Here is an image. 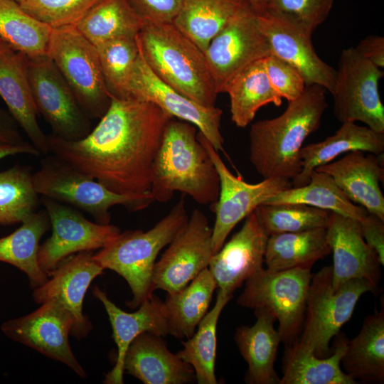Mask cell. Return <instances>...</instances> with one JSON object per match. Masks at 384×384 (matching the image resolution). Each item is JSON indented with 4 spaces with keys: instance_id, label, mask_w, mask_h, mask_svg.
<instances>
[{
    "instance_id": "cell-51",
    "label": "cell",
    "mask_w": 384,
    "mask_h": 384,
    "mask_svg": "<svg viewBox=\"0 0 384 384\" xmlns=\"http://www.w3.org/2000/svg\"><path fill=\"white\" fill-rule=\"evenodd\" d=\"M16 1H17L18 3L21 4L23 0H14Z\"/></svg>"
},
{
    "instance_id": "cell-47",
    "label": "cell",
    "mask_w": 384,
    "mask_h": 384,
    "mask_svg": "<svg viewBox=\"0 0 384 384\" xmlns=\"http://www.w3.org/2000/svg\"><path fill=\"white\" fill-rule=\"evenodd\" d=\"M355 49L379 68L384 67V38L370 35L360 41Z\"/></svg>"
},
{
    "instance_id": "cell-11",
    "label": "cell",
    "mask_w": 384,
    "mask_h": 384,
    "mask_svg": "<svg viewBox=\"0 0 384 384\" xmlns=\"http://www.w3.org/2000/svg\"><path fill=\"white\" fill-rule=\"evenodd\" d=\"M203 53L218 94L246 67L271 53L258 14L246 0Z\"/></svg>"
},
{
    "instance_id": "cell-13",
    "label": "cell",
    "mask_w": 384,
    "mask_h": 384,
    "mask_svg": "<svg viewBox=\"0 0 384 384\" xmlns=\"http://www.w3.org/2000/svg\"><path fill=\"white\" fill-rule=\"evenodd\" d=\"M28 72L36 107L53 134L67 141L86 137L92 130L90 119L48 54L28 58Z\"/></svg>"
},
{
    "instance_id": "cell-8",
    "label": "cell",
    "mask_w": 384,
    "mask_h": 384,
    "mask_svg": "<svg viewBox=\"0 0 384 384\" xmlns=\"http://www.w3.org/2000/svg\"><path fill=\"white\" fill-rule=\"evenodd\" d=\"M312 276L309 269L262 267L246 279L237 303L244 308L267 310L278 321L281 342L289 346L298 339L303 328Z\"/></svg>"
},
{
    "instance_id": "cell-28",
    "label": "cell",
    "mask_w": 384,
    "mask_h": 384,
    "mask_svg": "<svg viewBox=\"0 0 384 384\" xmlns=\"http://www.w3.org/2000/svg\"><path fill=\"white\" fill-rule=\"evenodd\" d=\"M255 323L238 327L234 339L248 366L245 380L250 384H279L274 362L281 338L274 327V316L265 309H254Z\"/></svg>"
},
{
    "instance_id": "cell-2",
    "label": "cell",
    "mask_w": 384,
    "mask_h": 384,
    "mask_svg": "<svg viewBox=\"0 0 384 384\" xmlns=\"http://www.w3.org/2000/svg\"><path fill=\"white\" fill-rule=\"evenodd\" d=\"M326 91L317 85H306L279 116L252 124L249 160L263 178L292 181L301 172L300 151L305 139L320 127L328 107Z\"/></svg>"
},
{
    "instance_id": "cell-15",
    "label": "cell",
    "mask_w": 384,
    "mask_h": 384,
    "mask_svg": "<svg viewBox=\"0 0 384 384\" xmlns=\"http://www.w3.org/2000/svg\"><path fill=\"white\" fill-rule=\"evenodd\" d=\"M212 232L206 215L195 209L156 262L152 276L154 290L161 289L167 294L178 292L208 268L213 255Z\"/></svg>"
},
{
    "instance_id": "cell-46",
    "label": "cell",
    "mask_w": 384,
    "mask_h": 384,
    "mask_svg": "<svg viewBox=\"0 0 384 384\" xmlns=\"http://www.w3.org/2000/svg\"><path fill=\"white\" fill-rule=\"evenodd\" d=\"M359 222L364 240L375 252L383 266L384 264V220L368 213Z\"/></svg>"
},
{
    "instance_id": "cell-33",
    "label": "cell",
    "mask_w": 384,
    "mask_h": 384,
    "mask_svg": "<svg viewBox=\"0 0 384 384\" xmlns=\"http://www.w3.org/2000/svg\"><path fill=\"white\" fill-rule=\"evenodd\" d=\"M224 92L230 97L231 120L240 128L248 126L263 106L282 105V98L268 80L264 58L246 67L227 85Z\"/></svg>"
},
{
    "instance_id": "cell-14",
    "label": "cell",
    "mask_w": 384,
    "mask_h": 384,
    "mask_svg": "<svg viewBox=\"0 0 384 384\" xmlns=\"http://www.w3.org/2000/svg\"><path fill=\"white\" fill-rule=\"evenodd\" d=\"M41 202L48 213L52 234L39 246L38 262L48 276L70 255L102 249L121 233L114 225L88 220L69 205L44 196Z\"/></svg>"
},
{
    "instance_id": "cell-1",
    "label": "cell",
    "mask_w": 384,
    "mask_h": 384,
    "mask_svg": "<svg viewBox=\"0 0 384 384\" xmlns=\"http://www.w3.org/2000/svg\"><path fill=\"white\" fill-rule=\"evenodd\" d=\"M171 118L151 102L112 98L107 112L84 138L67 141L48 135L50 154L114 193H146L153 163Z\"/></svg>"
},
{
    "instance_id": "cell-31",
    "label": "cell",
    "mask_w": 384,
    "mask_h": 384,
    "mask_svg": "<svg viewBox=\"0 0 384 384\" xmlns=\"http://www.w3.org/2000/svg\"><path fill=\"white\" fill-rule=\"evenodd\" d=\"M217 288L215 279L208 268L182 289L167 294L164 306L169 335L188 338L208 312Z\"/></svg>"
},
{
    "instance_id": "cell-18",
    "label": "cell",
    "mask_w": 384,
    "mask_h": 384,
    "mask_svg": "<svg viewBox=\"0 0 384 384\" xmlns=\"http://www.w3.org/2000/svg\"><path fill=\"white\" fill-rule=\"evenodd\" d=\"M103 271L104 268L94 259L92 251L69 256L51 271L50 278L33 289V300L37 304L48 300L60 304L74 319L70 334L78 339L85 338L92 328L82 311L85 295L92 280Z\"/></svg>"
},
{
    "instance_id": "cell-27",
    "label": "cell",
    "mask_w": 384,
    "mask_h": 384,
    "mask_svg": "<svg viewBox=\"0 0 384 384\" xmlns=\"http://www.w3.org/2000/svg\"><path fill=\"white\" fill-rule=\"evenodd\" d=\"M336 132L324 140L302 147L301 172L291 181L294 187L309 183L311 174L317 167L332 161L343 153L362 151L375 155L383 154L384 133L355 122H343Z\"/></svg>"
},
{
    "instance_id": "cell-40",
    "label": "cell",
    "mask_w": 384,
    "mask_h": 384,
    "mask_svg": "<svg viewBox=\"0 0 384 384\" xmlns=\"http://www.w3.org/2000/svg\"><path fill=\"white\" fill-rule=\"evenodd\" d=\"M31 170L16 165L0 172V225L21 223L39 203Z\"/></svg>"
},
{
    "instance_id": "cell-5",
    "label": "cell",
    "mask_w": 384,
    "mask_h": 384,
    "mask_svg": "<svg viewBox=\"0 0 384 384\" xmlns=\"http://www.w3.org/2000/svg\"><path fill=\"white\" fill-rule=\"evenodd\" d=\"M188 220L182 196L169 213L149 230L120 233L93 255L104 270H111L127 281L132 292V299L127 303L130 308H138L153 294L152 276L156 257Z\"/></svg>"
},
{
    "instance_id": "cell-23",
    "label": "cell",
    "mask_w": 384,
    "mask_h": 384,
    "mask_svg": "<svg viewBox=\"0 0 384 384\" xmlns=\"http://www.w3.org/2000/svg\"><path fill=\"white\" fill-rule=\"evenodd\" d=\"M93 295L104 306L112 329V337L117 348L116 362L106 375V384L124 383V359L131 343L141 334L151 332L161 336L169 335L164 302L154 294L144 300L134 312L129 313L116 306L98 287Z\"/></svg>"
},
{
    "instance_id": "cell-10",
    "label": "cell",
    "mask_w": 384,
    "mask_h": 384,
    "mask_svg": "<svg viewBox=\"0 0 384 384\" xmlns=\"http://www.w3.org/2000/svg\"><path fill=\"white\" fill-rule=\"evenodd\" d=\"M383 72L355 48L342 50L331 94L334 114L341 123L361 122L384 133V107L378 92Z\"/></svg>"
},
{
    "instance_id": "cell-42",
    "label": "cell",
    "mask_w": 384,
    "mask_h": 384,
    "mask_svg": "<svg viewBox=\"0 0 384 384\" xmlns=\"http://www.w3.org/2000/svg\"><path fill=\"white\" fill-rule=\"evenodd\" d=\"M334 1L267 0L265 13L288 21L313 34L329 16Z\"/></svg>"
},
{
    "instance_id": "cell-41",
    "label": "cell",
    "mask_w": 384,
    "mask_h": 384,
    "mask_svg": "<svg viewBox=\"0 0 384 384\" xmlns=\"http://www.w3.org/2000/svg\"><path fill=\"white\" fill-rule=\"evenodd\" d=\"M256 211L268 235L326 228L331 215L329 210L301 203L262 204Z\"/></svg>"
},
{
    "instance_id": "cell-16",
    "label": "cell",
    "mask_w": 384,
    "mask_h": 384,
    "mask_svg": "<svg viewBox=\"0 0 384 384\" xmlns=\"http://www.w3.org/2000/svg\"><path fill=\"white\" fill-rule=\"evenodd\" d=\"M35 311L1 325L9 338L35 349L53 360L63 363L78 376L87 373L75 356L68 336L74 325L72 314L55 300L41 304Z\"/></svg>"
},
{
    "instance_id": "cell-24",
    "label": "cell",
    "mask_w": 384,
    "mask_h": 384,
    "mask_svg": "<svg viewBox=\"0 0 384 384\" xmlns=\"http://www.w3.org/2000/svg\"><path fill=\"white\" fill-rule=\"evenodd\" d=\"M315 170L331 176L351 201L384 220V196L380 186L384 170L378 155L353 151Z\"/></svg>"
},
{
    "instance_id": "cell-20",
    "label": "cell",
    "mask_w": 384,
    "mask_h": 384,
    "mask_svg": "<svg viewBox=\"0 0 384 384\" xmlns=\"http://www.w3.org/2000/svg\"><path fill=\"white\" fill-rule=\"evenodd\" d=\"M326 230L333 254L332 286L336 288L351 279H361L376 288L381 265L364 240L359 220L331 212Z\"/></svg>"
},
{
    "instance_id": "cell-30",
    "label": "cell",
    "mask_w": 384,
    "mask_h": 384,
    "mask_svg": "<svg viewBox=\"0 0 384 384\" xmlns=\"http://www.w3.org/2000/svg\"><path fill=\"white\" fill-rule=\"evenodd\" d=\"M11 234L0 238V262L24 272L33 289L43 284L48 275L40 267L38 252L42 236L50 227L46 210L34 212Z\"/></svg>"
},
{
    "instance_id": "cell-9",
    "label": "cell",
    "mask_w": 384,
    "mask_h": 384,
    "mask_svg": "<svg viewBox=\"0 0 384 384\" xmlns=\"http://www.w3.org/2000/svg\"><path fill=\"white\" fill-rule=\"evenodd\" d=\"M47 54L90 119L101 118L111 98L96 47L75 26H64L52 29Z\"/></svg>"
},
{
    "instance_id": "cell-7",
    "label": "cell",
    "mask_w": 384,
    "mask_h": 384,
    "mask_svg": "<svg viewBox=\"0 0 384 384\" xmlns=\"http://www.w3.org/2000/svg\"><path fill=\"white\" fill-rule=\"evenodd\" d=\"M375 287L365 279H353L335 288L332 265L312 276L309 287L302 332L298 341L319 358L329 356V343L351 317L360 297Z\"/></svg>"
},
{
    "instance_id": "cell-12",
    "label": "cell",
    "mask_w": 384,
    "mask_h": 384,
    "mask_svg": "<svg viewBox=\"0 0 384 384\" xmlns=\"http://www.w3.org/2000/svg\"><path fill=\"white\" fill-rule=\"evenodd\" d=\"M197 138L208 151L220 179L218 198L210 205L215 214L211 240L214 255L239 222L270 197L292 186L290 180L283 177L264 178L257 183H247L230 172L218 151L198 130Z\"/></svg>"
},
{
    "instance_id": "cell-3",
    "label": "cell",
    "mask_w": 384,
    "mask_h": 384,
    "mask_svg": "<svg viewBox=\"0 0 384 384\" xmlns=\"http://www.w3.org/2000/svg\"><path fill=\"white\" fill-rule=\"evenodd\" d=\"M197 129L194 124L174 118L166 124L151 169L150 192L154 201L167 202L176 191L201 205L217 201L219 176L197 138Z\"/></svg>"
},
{
    "instance_id": "cell-52",
    "label": "cell",
    "mask_w": 384,
    "mask_h": 384,
    "mask_svg": "<svg viewBox=\"0 0 384 384\" xmlns=\"http://www.w3.org/2000/svg\"><path fill=\"white\" fill-rule=\"evenodd\" d=\"M2 41V39L0 38V42Z\"/></svg>"
},
{
    "instance_id": "cell-34",
    "label": "cell",
    "mask_w": 384,
    "mask_h": 384,
    "mask_svg": "<svg viewBox=\"0 0 384 384\" xmlns=\"http://www.w3.org/2000/svg\"><path fill=\"white\" fill-rule=\"evenodd\" d=\"M245 0H184L173 24L203 52Z\"/></svg>"
},
{
    "instance_id": "cell-35",
    "label": "cell",
    "mask_w": 384,
    "mask_h": 384,
    "mask_svg": "<svg viewBox=\"0 0 384 384\" xmlns=\"http://www.w3.org/2000/svg\"><path fill=\"white\" fill-rule=\"evenodd\" d=\"M144 20L129 0H97L75 25L95 46L125 36H137Z\"/></svg>"
},
{
    "instance_id": "cell-48",
    "label": "cell",
    "mask_w": 384,
    "mask_h": 384,
    "mask_svg": "<svg viewBox=\"0 0 384 384\" xmlns=\"http://www.w3.org/2000/svg\"><path fill=\"white\" fill-rule=\"evenodd\" d=\"M17 123L11 114L0 108V142L9 144H21L24 141L17 126Z\"/></svg>"
},
{
    "instance_id": "cell-6",
    "label": "cell",
    "mask_w": 384,
    "mask_h": 384,
    "mask_svg": "<svg viewBox=\"0 0 384 384\" xmlns=\"http://www.w3.org/2000/svg\"><path fill=\"white\" fill-rule=\"evenodd\" d=\"M33 174L36 192L89 213L97 223L110 224V209L122 206L129 211L142 210L154 201L150 191L142 193H114L96 179L53 154L45 155Z\"/></svg>"
},
{
    "instance_id": "cell-43",
    "label": "cell",
    "mask_w": 384,
    "mask_h": 384,
    "mask_svg": "<svg viewBox=\"0 0 384 384\" xmlns=\"http://www.w3.org/2000/svg\"><path fill=\"white\" fill-rule=\"evenodd\" d=\"M97 0H23L29 15L52 28L75 26Z\"/></svg>"
},
{
    "instance_id": "cell-19",
    "label": "cell",
    "mask_w": 384,
    "mask_h": 384,
    "mask_svg": "<svg viewBox=\"0 0 384 384\" xmlns=\"http://www.w3.org/2000/svg\"><path fill=\"white\" fill-rule=\"evenodd\" d=\"M245 219L240 230L212 255L208 267L217 288L231 296L247 279L262 268L269 238L256 209Z\"/></svg>"
},
{
    "instance_id": "cell-37",
    "label": "cell",
    "mask_w": 384,
    "mask_h": 384,
    "mask_svg": "<svg viewBox=\"0 0 384 384\" xmlns=\"http://www.w3.org/2000/svg\"><path fill=\"white\" fill-rule=\"evenodd\" d=\"M233 296L218 290L214 306L201 319L197 331L182 341L178 357L192 366L198 384H217L215 365L217 348V325L220 314Z\"/></svg>"
},
{
    "instance_id": "cell-49",
    "label": "cell",
    "mask_w": 384,
    "mask_h": 384,
    "mask_svg": "<svg viewBox=\"0 0 384 384\" xmlns=\"http://www.w3.org/2000/svg\"><path fill=\"white\" fill-rule=\"evenodd\" d=\"M18 154H26L39 156L41 153L31 142H25L21 144H9L0 142V159L6 156Z\"/></svg>"
},
{
    "instance_id": "cell-21",
    "label": "cell",
    "mask_w": 384,
    "mask_h": 384,
    "mask_svg": "<svg viewBox=\"0 0 384 384\" xmlns=\"http://www.w3.org/2000/svg\"><path fill=\"white\" fill-rule=\"evenodd\" d=\"M258 23L268 40L271 53L296 68L306 85H317L332 92L336 70L316 53L312 34L288 21L265 13L258 14Z\"/></svg>"
},
{
    "instance_id": "cell-44",
    "label": "cell",
    "mask_w": 384,
    "mask_h": 384,
    "mask_svg": "<svg viewBox=\"0 0 384 384\" xmlns=\"http://www.w3.org/2000/svg\"><path fill=\"white\" fill-rule=\"evenodd\" d=\"M264 65L271 86L282 98L290 102L302 95L306 85L296 68L272 53L264 58Z\"/></svg>"
},
{
    "instance_id": "cell-36",
    "label": "cell",
    "mask_w": 384,
    "mask_h": 384,
    "mask_svg": "<svg viewBox=\"0 0 384 384\" xmlns=\"http://www.w3.org/2000/svg\"><path fill=\"white\" fill-rule=\"evenodd\" d=\"M301 203L357 220L368 212L351 201L329 174L314 170L304 186L290 188L270 197L264 204Z\"/></svg>"
},
{
    "instance_id": "cell-25",
    "label": "cell",
    "mask_w": 384,
    "mask_h": 384,
    "mask_svg": "<svg viewBox=\"0 0 384 384\" xmlns=\"http://www.w3.org/2000/svg\"><path fill=\"white\" fill-rule=\"evenodd\" d=\"M161 337L151 332L139 335L126 352L124 371L144 384H188L196 381L192 366L170 351Z\"/></svg>"
},
{
    "instance_id": "cell-26",
    "label": "cell",
    "mask_w": 384,
    "mask_h": 384,
    "mask_svg": "<svg viewBox=\"0 0 384 384\" xmlns=\"http://www.w3.org/2000/svg\"><path fill=\"white\" fill-rule=\"evenodd\" d=\"M331 353L319 358L298 340L285 346L282 376L279 384H355L356 380L341 368L348 338L339 332Z\"/></svg>"
},
{
    "instance_id": "cell-50",
    "label": "cell",
    "mask_w": 384,
    "mask_h": 384,
    "mask_svg": "<svg viewBox=\"0 0 384 384\" xmlns=\"http://www.w3.org/2000/svg\"><path fill=\"white\" fill-rule=\"evenodd\" d=\"M259 15L265 13L267 0H246Z\"/></svg>"
},
{
    "instance_id": "cell-22",
    "label": "cell",
    "mask_w": 384,
    "mask_h": 384,
    "mask_svg": "<svg viewBox=\"0 0 384 384\" xmlns=\"http://www.w3.org/2000/svg\"><path fill=\"white\" fill-rule=\"evenodd\" d=\"M28 58L4 41L0 42V97L11 115L41 154H50L48 135L39 126L31 94Z\"/></svg>"
},
{
    "instance_id": "cell-29",
    "label": "cell",
    "mask_w": 384,
    "mask_h": 384,
    "mask_svg": "<svg viewBox=\"0 0 384 384\" xmlns=\"http://www.w3.org/2000/svg\"><path fill=\"white\" fill-rule=\"evenodd\" d=\"M341 365L343 371L356 380L383 383V308L366 316L358 334L348 340Z\"/></svg>"
},
{
    "instance_id": "cell-4",
    "label": "cell",
    "mask_w": 384,
    "mask_h": 384,
    "mask_svg": "<svg viewBox=\"0 0 384 384\" xmlns=\"http://www.w3.org/2000/svg\"><path fill=\"white\" fill-rule=\"evenodd\" d=\"M137 39L144 60L161 81L203 106H215L218 93L203 52L172 23L144 21Z\"/></svg>"
},
{
    "instance_id": "cell-39",
    "label": "cell",
    "mask_w": 384,
    "mask_h": 384,
    "mask_svg": "<svg viewBox=\"0 0 384 384\" xmlns=\"http://www.w3.org/2000/svg\"><path fill=\"white\" fill-rule=\"evenodd\" d=\"M95 47L110 98L129 99V85L139 53L137 35L115 38Z\"/></svg>"
},
{
    "instance_id": "cell-32",
    "label": "cell",
    "mask_w": 384,
    "mask_h": 384,
    "mask_svg": "<svg viewBox=\"0 0 384 384\" xmlns=\"http://www.w3.org/2000/svg\"><path fill=\"white\" fill-rule=\"evenodd\" d=\"M331 253L324 228L269 235L265 253L267 268L309 269Z\"/></svg>"
},
{
    "instance_id": "cell-45",
    "label": "cell",
    "mask_w": 384,
    "mask_h": 384,
    "mask_svg": "<svg viewBox=\"0 0 384 384\" xmlns=\"http://www.w3.org/2000/svg\"><path fill=\"white\" fill-rule=\"evenodd\" d=\"M145 21L173 23L184 0H129Z\"/></svg>"
},
{
    "instance_id": "cell-17",
    "label": "cell",
    "mask_w": 384,
    "mask_h": 384,
    "mask_svg": "<svg viewBox=\"0 0 384 384\" xmlns=\"http://www.w3.org/2000/svg\"><path fill=\"white\" fill-rule=\"evenodd\" d=\"M129 98L151 102L173 118L194 124L215 150H223L224 139L220 131L222 110L216 106H203L164 83L148 66L140 48L129 85Z\"/></svg>"
},
{
    "instance_id": "cell-38",
    "label": "cell",
    "mask_w": 384,
    "mask_h": 384,
    "mask_svg": "<svg viewBox=\"0 0 384 384\" xmlns=\"http://www.w3.org/2000/svg\"><path fill=\"white\" fill-rule=\"evenodd\" d=\"M52 28L29 15L14 0H0V38L28 58L47 53Z\"/></svg>"
}]
</instances>
